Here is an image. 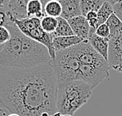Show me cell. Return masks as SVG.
I'll return each mask as SVG.
<instances>
[{
	"mask_svg": "<svg viewBox=\"0 0 122 116\" xmlns=\"http://www.w3.org/2000/svg\"><path fill=\"white\" fill-rule=\"evenodd\" d=\"M7 116H20V115H18V114H16V113H11V114H10Z\"/></svg>",
	"mask_w": 122,
	"mask_h": 116,
	"instance_id": "25",
	"label": "cell"
},
{
	"mask_svg": "<svg viewBox=\"0 0 122 116\" xmlns=\"http://www.w3.org/2000/svg\"><path fill=\"white\" fill-rule=\"evenodd\" d=\"M94 87L82 80H74L68 84L57 86L56 108L62 115H73L88 102Z\"/></svg>",
	"mask_w": 122,
	"mask_h": 116,
	"instance_id": "3",
	"label": "cell"
},
{
	"mask_svg": "<svg viewBox=\"0 0 122 116\" xmlns=\"http://www.w3.org/2000/svg\"><path fill=\"white\" fill-rule=\"evenodd\" d=\"M10 0H0V9H4Z\"/></svg>",
	"mask_w": 122,
	"mask_h": 116,
	"instance_id": "22",
	"label": "cell"
},
{
	"mask_svg": "<svg viewBox=\"0 0 122 116\" xmlns=\"http://www.w3.org/2000/svg\"><path fill=\"white\" fill-rule=\"evenodd\" d=\"M61 116H73V115H62Z\"/></svg>",
	"mask_w": 122,
	"mask_h": 116,
	"instance_id": "26",
	"label": "cell"
},
{
	"mask_svg": "<svg viewBox=\"0 0 122 116\" xmlns=\"http://www.w3.org/2000/svg\"><path fill=\"white\" fill-rule=\"evenodd\" d=\"M50 116H54V115H50Z\"/></svg>",
	"mask_w": 122,
	"mask_h": 116,
	"instance_id": "28",
	"label": "cell"
},
{
	"mask_svg": "<svg viewBox=\"0 0 122 116\" xmlns=\"http://www.w3.org/2000/svg\"><path fill=\"white\" fill-rule=\"evenodd\" d=\"M56 1H60V0H56Z\"/></svg>",
	"mask_w": 122,
	"mask_h": 116,
	"instance_id": "27",
	"label": "cell"
},
{
	"mask_svg": "<svg viewBox=\"0 0 122 116\" xmlns=\"http://www.w3.org/2000/svg\"><path fill=\"white\" fill-rule=\"evenodd\" d=\"M107 62L110 68L122 73V32L110 39Z\"/></svg>",
	"mask_w": 122,
	"mask_h": 116,
	"instance_id": "5",
	"label": "cell"
},
{
	"mask_svg": "<svg viewBox=\"0 0 122 116\" xmlns=\"http://www.w3.org/2000/svg\"><path fill=\"white\" fill-rule=\"evenodd\" d=\"M111 38H105L99 37L94 33H91L89 37L88 42L91 44L93 49L103 56L106 61L108 59V49H109V41Z\"/></svg>",
	"mask_w": 122,
	"mask_h": 116,
	"instance_id": "9",
	"label": "cell"
},
{
	"mask_svg": "<svg viewBox=\"0 0 122 116\" xmlns=\"http://www.w3.org/2000/svg\"><path fill=\"white\" fill-rule=\"evenodd\" d=\"M51 34V37L53 38L55 37L72 36V35H74V33L68 20L61 16L58 18V26L55 31Z\"/></svg>",
	"mask_w": 122,
	"mask_h": 116,
	"instance_id": "12",
	"label": "cell"
},
{
	"mask_svg": "<svg viewBox=\"0 0 122 116\" xmlns=\"http://www.w3.org/2000/svg\"><path fill=\"white\" fill-rule=\"evenodd\" d=\"M105 23L110 29L111 37L122 32V21L116 16L114 13L109 17Z\"/></svg>",
	"mask_w": 122,
	"mask_h": 116,
	"instance_id": "16",
	"label": "cell"
},
{
	"mask_svg": "<svg viewBox=\"0 0 122 116\" xmlns=\"http://www.w3.org/2000/svg\"><path fill=\"white\" fill-rule=\"evenodd\" d=\"M30 0H10L4 8L5 10L11 14L13 17L17 20L27 18L26 15V5ZM44 3H47L49 0H42Z\"/></svg>",
	"mask_w": 122,
	"mask_h": 116,
	"instance_id": "7",
	"label": "cell"
},
{
	"mask_svg": "<svg viewBox=\"0 0 122 116\" xmlns=\"http://www.w3.org/2000/svg\"><path fill=\"white\" fill-rule=\"evenodd\" d=\"M11 37L0 50V67L28 69L52 61L47 47L26 37L8 18L4 24Z\"/></svg>",
	"mask_w": 122,
	"mask_h": 116,
	"instance_id": "2",
	"label": "cell"
},
{
	"mask_svg": "<svg viewBox=\"0 0 122 116\" xmlns=\"http://www.w3.org/2000/svg\"><path fill=\"white\" fill-rule=\"evenodd\" d=\"M51 115L49 114V113H47V112H44V113H42L41 114V116H50Z\"/></svg>",
	"mask_w": 122,
	"mask_h": 116,
	"instance_id": "24",
	"label": "cell"
},
{
	"mask_svg": "<svg viewBox=\"0 0 122 116\" xmlns=\"http://www.w3.org/2000/svg\"><path fill=\"white\" fill-rule=\"evenodd\" d=\"M62 8L61 17L65 20H70L82 15L80 0H60Z\"/></svg>",
	"mask_w": 122,
	"mask_h": 116,
	"instance_id": "8",
	"label": "cell"
},
{
	"mask_svg": "<svg viewBox=\"0 0 122 116\" xmlns=\"http://www.w3.org/2000/svg\"><path fill=\"white\" fill-rule=\"evenodd\" d=\"M81 42H82V41L79 37L76 36V35L55 37H53L52 39L53 47H54L55 50V52L69 48V47L77 45V44H79Z\"/></svg>",
	"mask_w": 122,
	"mask_h": 116,
	"instance_id": "10",
	"label": "cell"
},
{
	"mask_svg": "<svg viewBox=\"0 0 122 116\" xmlns=\"http://www.w3.org/2000/svg\"><path fill=\"white\" fill-rule=\"evenodd\" d=\"M46 3L42 0H30L26 5L27 18H37L41 20L45 16L44 6Z\"/></svg>",
	"mask_w": 122,
	"mask_h": 116,
	"instance_id": "11",
	"label": "cell"
},
{
	"mask_svg": "<svg viewBox=\"0 0 122 116\" xmlns=\"http://www.w3.org/2000/svg\"><path fill=\"white\" fill-rule=\"evenodd\" d=\"M95 34L101 37L111 38V32H110V29L106 23H103V24L98 26L96 29V31H95Z\"/></svg>",
	"mask_w": 122,
	"mask_h": 116,
	"instance_id": "19",
	"label": "cell"
},
{
	"mask_svg": "<svg viewBox=\"0 0 122 116\" xmlns=\"http://www.w3.org/2000/svg\"><path fill=\"white\" fill-rule=\"evenodd\" d=\"M113 9H114V14L122 21V0L113 5Z\"/></svg>",
	"mask_w": 122,
	"mask_h": 116,
	"instance_id": "21",
	"label": "cell"
},
{
	"mask_svg": "<svg viewBox=\"0 0 122 116\" xmlns=\"http://www.w3.org/2000/svg\"><path fill=\"white\" fill-rule=\"evenodd\" d=\"M11 34L5 25H0V44L3 45L10 40Z\"/></svg>",
	"mask_w": 122,
	"mask_h": 116,
	"instance_id": "20",
	"label": "cell"
},
{
	"mask_svg": "<svg viewBox=\"0 0 122 116\" xmlns=\"http://www.w3.org/2000/svg\"><path fill=\"white\" fill-rule=\"evenodd\" d=\"M5 10V9H4ZM7 18L13 21L24 35L30 39L40 43L45 46L49 52L52 61L55 58V50L53 47L52 37L51 34H47L41 27V20L37 18H26L23 20H17L13 17L5 10Z\"/></svg>",
	"mask_w": 122,
	"mask_h": 116,
	"instance_id": "4",
	"label": "cell"
},
{
	"mask_svg": "<svg viewBox=\"0 0 122 116\" xmlns=\"http://www.w3.org/2000/svg\"><path fill=\"white\" fill-rule=\"evenodd\" d=\"M57 78L52 61L28 69L0 67V104L20 116L57 111Z\"/></svg>",
	"mask_w": 122,
	"mask_h": 116,
	"instance_id": "1",
	"label": "cell"
},
{
	"mask_svg": "<svg viewBox=\"0 0 122 116\" xmlns=\"http://www.w3.org/2000/svg\"><path fill=\"white\" fill-rule=\"evenodd\" d=\"M113 13H114L113 5L111 3H109L108 2H103L100 10L97 11L98 26L105 23Z\"/></svg>",
	"mask_w": 122,
	"mask_h": 116,
	"instance_id": "15",
	"label": "cell"
},
{
	"mask_svg": "<svg viewBox=\"0 0 122 116\" xmlns=\"http://www.w3.org/2000/svg\"><path fill=\"white\" fill-rule=\"evenodd\" d=\"M103 2V0H80L82 15L85 16L90 11L97 12Z\"/></svg>",
	"mask_w": 122,
	"mask_h": 116,
	"instance_id": "14",
	"label": "cell"
},
{
	"mask_svg": "<svg viewBox=\"0 0 122 116\" xmlns=\"http://www.w3.org/2000/svg\"><path fill=\"white\" fill-rule=\"evenodd\" d=\"M104 2H108L109 3H111L112 5H114L115 3H117V2L121 1V0H103Z\"/></svg>",
	"mask_w": 122,
	"mask_h": 116,
	"instance_id": "23",
	"label": "cell"
},
{
	"mask_svg": "<svg viewBox=\"0 0 122 116\" xmlns=\"http://www.w3.org/2000/svg\"><path fill=\"white\" fill-rule=\"evenodd\" d=\"M44 13L45 16L59 18L61 16L62 8L59 1L56 0H49L44 6Z\"/></svg>",
	"mask_w": 122,
	"mask_h": 116,
	"instance_id": "13",
	"label": "cell"
},
{
	"mask_svg": "<svg viewBox=\"0 0 122 116\" xmlns=\"http://www.w3.org/2000/svg\"><path fill=\"white\" fill-rule=\"evenodd\" d=\"M74 33V35L79 37L83 42H88L91 27L84 16H76L68 20Z\"/></svg>",
	"mask_w": 122,
	"mask_h": 116,
	"instance_id": "6",
	"label": "cell"
},
{
	"mask_svg": "<svg viewBox=\"0 0 122 116\" xmlns=\"http://www.w3.org/2000/svg\"><path fill=\"white\" fill-rule=\"evenodd\" d=\"M41 27L47 34H53L58 26V18L45 16L41 20Z\"/></svg>",
	"mask_w": 122,
	"mask_h": 116,
	"instance_id": "17",
	"label": "cell"
},
{
	"mask_svg": "<svg viewBox=\"0 0 122 116\" xmlns=\"http://www.w3.org/2000/svg\"><path fill=\"white\" fill-rule=\"evenodd\" d=\"M86 20L89 23V25L91 28L97 29L98 26V17H97V12L96 11H90L85 16Z\"/></svg>",
	"mask_w": 122,
	"mask_h": 116,
	"instance_id": "18",
	"label": "cell"
}]
</instances>
